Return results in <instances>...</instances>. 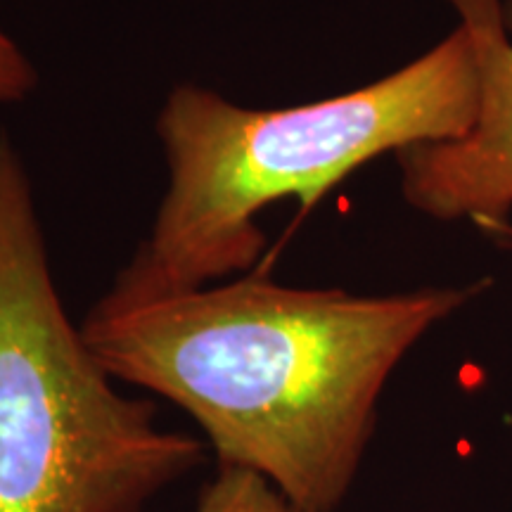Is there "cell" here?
Listing matches in <instances>:
<instances>
[{
  "instance_id": "obj_6",
  "label": "cell",
  "mask_w": 512,
  "mask_h": 512,
  "mask_svg": "<svg viewBox=\"0 0 512 512\" xmlns=\"http://www.w3.org/2000/svg\"><path fill=\"white\" fill-rule=\"evenodd\" d=\"M38 86V72L27 53L0 31V105L24 102Z\"/></svg>"
},
{
  "instance_id": "obj_1",
  "label": "cell",
  "mask_w": 512,
  "mask_h": 512,
  "mask_svg": "<svg viewBox=\"0 0 512 512\" xmlns=\"http://www.w3.org/2000/svg\"><path fill=\"white\" fill-rule=\"evenodd\" d=\"M486 285L351 294L249 273L138 302L102 297L79 328L112 380L188 413L219 467L264 477L306 512H337L396 368Z\"/></svg>"
},
{
  "instance_id": "obj_5",
  "label": "cell",
  "mask_w": 512,
  "mask_h": 512,
  "mask_svg": "<svg viewBox=\"0 0 512 512\" xmlns=\"http://www.w3.org/2000/svg\"><path fill=\"white\" fill-rule=\"evenodd\" d=\"M192 512H306L275 491L264 477L238 467H219L204 484Z\"/></svg>"
},
{
  "instance_id": "obj_4",
  "label": "cell",
  "mask_w": 512,
  "mask_h": 512,
  "mask_svg": "<svg viewBox=\"0 0 512 512\" xmlns=\"http://www.w3.org/2000/svg\"><path fill=\"white\" fill-rule=\"evenodd\" d=\"M477 62V114L460 138L396 152L403 200L434 221L503 228L512 211V31L501 0H446Z\"/></svg>"
},
{
  "instance_id": "obj_2",
  "label": "cell",
  "mask_w": 512,
  "mask_h": 512,
  "mask_svg": "<svg viewBox=\"0 0 512 512\" xmlns=\"http://www.w3.org/2000/svg\"><path fill=\"white\" fill-rule=\"evenodd\" d=\"M467 31L441 38L380 81L309 105L252 110L181 83L157 117L169 185L147 240L105 294L138 302L247 273L266 247L256 216L297 197L306 209L384 152L460 138L477 114Z\"/></svg>"
},
{
  "instance_id": "obj_3",
  "label": "cell",
  "mask_w": 512,
  "mask_h": 512,
  "mask_svg": "<svg viewBox=\"0 0 512 512\" xmlns=\"http://www.w3.org/2000/svg\"><path fill=\"white\" fill-rule=\"evenodd\" d=\"M207 448L114 389L64 311L34 185L0 133V512H140Z\"/></svg>"
}]
</instances>
